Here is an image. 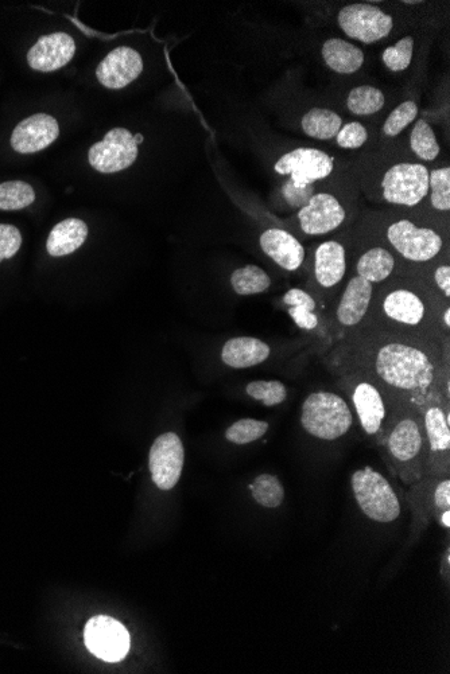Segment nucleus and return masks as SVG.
Wrapping results in <instances>:
<instances>
[{
  "label": "nucleus",
  "mask_w": 450,
  "mask_h": 674,
  "mask_svg": "<svg viewBox=\"0 0 450 674\" xmlns=\"http://www.w3.org/2000/svg\"><path fill=\"white\" fill-rule=\"evenodd\" d=\"M371 368L393 391L421 397L428 396L430 389H436V362L424 348L409 342H384L372 352Z\"/></svg>",
  "instance_id": "nucleus-1"
},
{
  "label": "nucleus",
  "mask_w": 450,
  "mask_h": 674,
  "mask_svg": "<svg viewBox=\"0 0 450 674\" xmlns=\"http://www.w3.org/2000/svg\"><path fill=\"white\" fill-rule=\"evenodd\" d=\"M384 443L390 463L403 481L413 483L424 477L428 470V444L421 414L410 409L394 416Z\"/></svg>",
  "instance_id": "nucleus-2"
},
{
  "label": "nucleus",
  "mask_w": 450,
  "mask_h": 674,
  "mask_svg": "<svg viewBox=\"0 0 450 674\" xmlns=\"http://www.w3.org/2000/svg\"><path fill=\"white\" fill-rule=\"evenodd\" d=\"M301 424L313 438L333 442L351 430L353 415L343 397L333 392L318 391L302 403Z\"/></svg>",
  "instance_id": "nucleus-3"
},
{
  "label": "nucleus",
  "mask_w": 450,
  "mask_h": 674,
  "mask_svg": "<svg viewBox=\"0 0 450 674\" xmlns=\"http://www.w3.org/2000/svg\"><path fill=\"white\" fill-rule=\"evenodd\" d=\"M353 497L364 516L380 524H390L401 516L402 506L393 486L370 466L352 474Z\"/></svg>",
  "instance_id": "nucleus-4"
},
{
  "label": "nucleus",
  "mask_w": 450,
  "mask_h": 674,
  "mask_svg": "<svg viewBox=\"0 0 450 674\" xmlns=\"http://www.w3.org/2000/svg\"><path fill=\"white\" fill-rule=\"evenodd\" d=\"M429 171L421 162L394 163L380 178V200L402 208L422 204L428 198Z\"/></svg>",
  "instance_id": "nucleus-5"
},
{
  "label": "nucleus",
  "mask_w": 450,
  "mask_h": 674,
  "mask_svg": "<svg viewBox=\"0 0 450 674\" xmlns=\"http://www.w3.org/2000/svg\"><path fill=\"white\" fill-rule=\"evenodd\" d=\"M391 248L411 263H428L441 255L445 240L437 229L420 227L407 218H397L384 231Z\"/></svg>",
  "instance_id": "nucleus-6"
},
{
  "label": "nucleus",
  "mask_w": 450,
  "mask_h": 674,
  "mask_svg": "<svg viewBox=\"0 0 450 674\" xmlns=\"http://www.w3.org/2000/svg\"><path fill=\"white\" fill-rule=\"evenodd\" d=\"M337 169L335 157L313 147H298L287 151L274 163L275 173L289 177L296 190H306L314 183L331 177Z\"/></svg>",
  "instance_id": "nucleus-7"
},
{
  "label": "nucleus",
  "mask_w": 450,
  "mask_h": 674,
  "mask_svg": "<svg viewBox=\"0 0 450 674\" xmlns=\"http://www.w3.org/2000/svg\"><path fill=\"white\" fill-rule=\"evenodd\" d=\"M337 23L348 38L364 45L384 40L394 29L393 17L380 7L368 3L344 6L337 14Z\"/></svg>",
  "instance_id": "nucleus-8"
},
{
  "label": "nucleus",
  "mask_w": 450,
  "mask_h": 674,
  "mask_svg": "<svg viewBox=\"0 0 450 674\" xmlns=\"http://www.w3.org/2000/svg\"><path fill=\"white\" fill-rule=\"evenodd\" d=\"M142 135H133L126 128H114L107 132L102 142L89 148V165L103 174L119 173L133 166L138 158V144Z\"/></svg>",
  "instance_id": "nucleus-9"
},
{
  "label": "nucleus",
  "mask_w": 450,
  "mask_h": 674,
  "mask_svg": "<svg viewBox=\"0 0 450 674\" xmlns=\"http://www.w3.org/2000/svg\"><path fill=\"white\" fill-rule=\"evenodd\" d=\"M379 306L387 322L405 329H421L430 318L424 294L409 286L389 288L380 298Z\"/></svg>",
  "instance_id": "nucleus-10"
},
{
  "label": "nucleus",
  "mask_w": 450,
  "mask_h": 674,
  "mask_svg": "<svg viewBox=\"0 0 450 674\" xmlns=\"http://www.w3.org/2000/svg\"><path fill=\"white\" fill-rule=\"evenodd\" d=\"M348 213L336 194L318 192L312 194L298 210L297 221L306 236H324L337 231L347 221Z\"/></svg>",
  "instance_id": "nucleus-11"
},
{
  "label": "nucleus",
  "mask_w": 450,
  "mask_h": 674,
  "mask_svg": "<svg viewBox=\"0 0 450 674\" xmlns=\"http://www.w3.org/2000/svg\"><path fill=\"white\" fill-rule=\"evenodd\" d=\"M422 423L428 444V470L433 475L448 474L450 453V415L448 408L430 399L422 411Z\"/></svg>",
  "instance_id": "nucleus-12"
},
{
  "label": "nucleus",
  "mask_w": 450,
  "mask_h": 674,
  "mask_svg": "<svg viewBox=\"0 0 450 674\" xmlns=\"http://www.w3.org/2000/svg\"><path fill=\"white\" fill-rule=\"evenodd\" d=\"M185 463L184 444L174 432H166L154 440L150 448L151 478L161 490H172L180 481Z\"/></svg>",
  "instance_id": "nucleus-13"
},
{
  "label": "nucleus",
  "mask_w": 450,
  "mask_h": 674,
  "mask_svg": "<svg viewBox=\"0 0 450 674\" xmlns=\"http://www.w3.org/2000/svg\"><path fill=\"white\" fill-rule=\"evenodd\" d=\"M84 637L89 652L104 661H120L130 649V634L126 627L107 615L89 619Z\"/></svg>",
  "instance_id": "nucleus-14"
},
{
  "label": "nucleus",
  "mask_w": 450,
  "mask_h": 674,
  "mask_svg": "<svg viewBox=\"0 0 450 674\" xmlns=\"http://www.w3.org/2000/svg\"><path fill=\"white\" fill-rule=\"evenodd\" d=\"M143 60L137 50L118 48L110 54L98 66L96 76L99 83L108 89H123L141 76Z\"/></svg>",
  "instance_id": "nucleus-15"
},
{
  "label": "nucleus",
  "mask_w": 450,
  "mask_h": 674,
  "mask_svg": "<svg viewBox=\"0 0 450 674\" xmlns=\"http://www.w3.org/2000/svg\"><path fill=\"white\" fill-rule=\"evenodd\" d=\"M60 135L57 120L50 115L30 116L15 127L11 147L19 154H34L56 142Z\"/></svg>",
  "instance_id": "nucleus-16"
},
{
  "label": "nucleus",
  "mask_w": 450,
  "mask_h": 674,
  "mask_svg": "<svg viewBox=\"0 0 450 674\" xmlns=\"http://www.w3.org/2000/svg\"><path fill=\"white\" fill-rule=\"evenodd\" d=\"M76 53L75 40L65 33L44 35L27 53L30 68L37 72H54L71 62Z\"/></svg>",
  "instance_id": "nucleus-17"
},
{
  "label": "nucleus",
  "mask_w": 450,
  "mask_h": 674,
  "mask_svg": "<svg viewBox=\"0 0 450 674\" xmlns=\"http://www.w3.org/2000/svg\"><path fill=\"white\" fill-rule=\"evenodd\" d=\"M262 251L277 266L287 272L300 270L305 261V247L293 233L281 228H269L259 237Z\"/></svg>",
  "instance_id": "nucleus-18"
},
{
  "label": "nucleus",
  "mask_w": 450,
  "mask_h": 674,
  "mask_svg": "<svg viewBox=\"0 0 450 674\" xmlns=\"http://www.w3.org/2000/svg\"><path fill=\"white\" fill-rule=\"evenodd\" d=\"M352 401L363 431L370 436L379 435L387 419V405L378 385L360 381L353 388Z\"/></svg>",
  "instance_id": "nucleus-19"
},
{
  "label": "nucleus",
  "mask_w": 450,
  "mask_h": 674,
  "mask_svg": "<svg viewBox=\"0 0 450 674\" xmlns=\"http://www.w3.org/2000/svg\"><path fill=\"white\" fill-rule=\"evenodd\" d=\"M347 274V248L337 240L324 241L314 252V279L324 290L339 286Z\"/></svg>",
  "instance_id": "nucleus-20"
},
{
  "label": "nucleus",
  "mask_w": 450,
  "mask_h": 674,
  "mask_svg": "<svg viewBox=\"0 0 450 674\" xmlns=\"http://www.w3.org/2000/svg\"><path fill=\"white\" fill-rule=\"evenodd\" d=\"M374 284L360 276H353L341 296L336 310L337 322L343 327H356L370 310Z\"/></svg>",
  "instance_id": "nucleus-21"
},
{
  "label": "nucleus",
  "mask_w": 450,
  "mask_h": 674,
  "mask_svg": "<svg viewBox=\"0 0 450 674\" xmlns=\"http://www.w3.org/2000/svg\"><path fill=\"white\" fill-rule=\"evenodd\" d=\"M271 348L254 337H236L225 342L221 360L234 369H247L269 360Z\"/></svg>",
  "instance_id": "nucleus-22"
},
{
  "label": "nucleus",
  "mask_w": 450,
  "mask_h": 674,
  "mask_svg": "<svg viewBox=\"0 0 450 674\" xmlns=\"http://www.w3.org/2000/svg\"><path fill=\"white\" fill-rule=\"evenodd\" d=\"M325 65L337 74L359 72L366 62L363 50L343 38H329L321 48Z\"/></svg>",
  "instance_id": "nucleus-23"
},
{
  "label": "nucleus",
  "mask_w": 450,
  "mask_h": 674,
  "mask_svg": "<svg viewBox=\"0 0 450 674\" xmlns=\"http://www.w3.org/2000/svg\"><path fill=\"white\" fill-rule=\"evenodd\" d=\"M88 237V227L79 218H68L58 222L52 229L46 241V249L53 257L71 255L85 243Z\"/></svg>",
  "instance_id": "nucleus-24"
},
{
  "label": "nucleus",
  "mask_w": 450,
  "mask_h": 674,
  "mask_svg": "<svg viewBox=\"0 0 450 674\" xmlns=\"http://www.w3.org/2000/svg\"><path fill=\"white\" fill-rule=\"evenodd\" d=\"M395 257L389 249L372 247L363 252L356 263V272L360 278L372 284L386 282L395 270Z\"/></svg>",
  "instance_id": "nucleus-25"
},
{
  "label": "nucleus",
  "mask_w": 450,
  "mask_h": 674,
  "mask_svg": "<svg viewBox=\"0 0 450 674\" xmlns=\"http://www.w3.org/2000/svg\"><path fill=\"white\" fill-rule=\"evenodd\" d=\"M343 118L329 108H312L301 119L302 132L308 138L316 140H332L343 127Z\"/></svg>",
  "instance_id": "nucleus-26"
},
{
  "label": "nucleus",
  "mask_w": 450,
  "mask_h": 674,
  "mask_svg": "<svg viewBox=\"0 0 450 674\" xmlns=\"http://www.w3.org/2000/svg\"><path fill=\"white\" fill-rule=\"evenodd\" d=\"M411 153L420 159L421 163H430L436 161L441 154L440 143H438L436 132L425 119L417 120L414 123L410 134Z\"/></svg>",
  "instance_id": "nucleus-27"
},
{
  "label": "nucleus",
  "mask_w": 450,
  "mask_h": 674,
  "mask_svg": "<svg viewBox=\"0 0 450 674\" xmlns=\"http://www.w3.org/2000/svg\"><path fill=\"white\" fill-rule=\"evenodd\" d=\"M386 105V96L372 85H360L348 93L347 108L352 115L371 116L378 114Z\"/></svg>",
  "instance_id": "nucleus-28"
},
{
  "label": "nucleus",
  "mask_w": 450,
  "mask_h": 674,
  "mask_svg": "<svg viewBox=\"0 0 450 674\" xmlns=\"http://www.w3.org/2000/svg\"><path fill=\"white\" fill-rule=\"evenodd\" d=\"M231 286L238 295H259L271 287V278L261 267L250 266L238 268L231 275Z\"/></svg>",
  "instance_id": "nucleus-29"
},
{
  "label": "nucleus",
  "mask_w": 450,
  "mask_h": 674,
  "mask_svg": "<svg viewBox=\"0 0 450 674\" xmlns=\"http://www.w3.org/2000/svg\"><path fill=\"white\" fill-rule=\"evenodd\" d=\"M252 498L256 504L267 509L279 508L285 500V489L282 482L273 474H261L250 486Z\"/></svg>",
  "instance_id": "nucleus-30"
},
{
  "label": "nucleus",
  "mask_w": 450,
  "mask_h": 674,
  "mask_svg": "<svg viewBox=\"0 0 450 674\" xmlns=\"http://www.w3.org/2000/svg\"><path fill=\"white\" fill-rule=\"evenodd\" d=\"M430 206L438 213L450 210V167L442 166L429 171Z\"/></svg>",
  "instance_id": "nucleus-31"
},
{
  "label": "nucleus",
  "mask_w": 450,
  "mask_h": 674,
  "mask_svg": "<svg viewBox=\"0 0 450 674\" xmlns=\"http://www.w3.org/2000/svg\"><path fill=\"white\" fill-rule=\"evenodd\" d=\"M36 201V192L29 183L10 181L0 183V210H21Z\"/></svg>",
  "instance_id": "nucleus-32"
},
{
  "label": "nucleus",
  "mask_w": 450,
  "mask_h": 674,
  "mask_svg": "<svg viewBox=\"0 0 450 674\" xmlns=\"http://www.w3.org/2000/svg\"><path fill=\"white\" fill-rule=\"evenodd\" d=\"M418 114H420V107L414 100H406L394 108L383 124V135L386 138H397L401 135L411 123L415 122Z\"/></svg>",
  "instance_id": "nucleus-33"
},
{
  "label": "nucleus",
  "mask_w": 450,
  "mask_h": 674,
  "mask_svg": "<svg viewBox=\"0 0 450 674\" xmlns=\"http://www.w3.org/2000/svg\"><path fill=\"white\" fill-rule=\"evenodd\" d=\"M269 428L270 424L265 420L242 419L228 428L225 432V438L228 442L244 446V444L256 442V440L263 438Z\"/></svg>",
  "instance_id": "nucleus-34"
},
{
  "label": "nucleus",
  "mask_w": 450,
  "mask_h": 674,
  "mask_svg": "<svg viewBox=\"0 0 450 674\" xmlns=\"http://www.w3.org/2000/svg\"><path fill=\"white\" fill-rule=\"evenodd\" d=\"M414 38L411 35H405L397 44L384 49L382 61L384 66L391 72H405L413 61Z\"/></svg>",
  "instance_id": "nucleus-35"
},
{
  "label": "nucleus",
  "mask_w": 450,
  "mask_h": 674,
  "mask_svg": "<svg viewBox=\"0 0 450 674\" xmlns=\"http://www.w3.org/2000/svg\"><path fill=\"white\" fill-rule=\"evenodd\" d=\"M247 395L256 401H262L266 407H275L287 399V388L281 381H252L247 385Z\"/></svg>",
  "instance_id": "nucleus-36"
},
{
  "label": "nucleus",
  "mask_w": 450,
  "mask_h": 674,
  "mask_svg": "<svg viewBox=\"0 0 450 674\" xmlns=\"http://www.w3.org/2000/svg\"><path fill=\"white\" fill-rule=\"evenodd\" d=\"M368 136L370 134H368L367 127L363 123L349 122L343 124L335 139L337 147L343 148V150H358L367 143Z\"/></svg>",
  "instance_id": "nucleus-37"
},
{
  "label": "nucleus",
  "mask_w": 450,
  "mask_h": 674,
  "mask_svg": "<svg viewBox=\"0 0 450 674\" xmlns=\"http://www.w3.org/2000/svg\"><path fill=\"white\" fill-rule=\"evenodd\" d=\"M22 245V235L9 224H0V263L17 255Z\"/></svg>",
  "instance_id": "nucleus-38"
},
{
  "label": "nucleus",
  "mask_w": 450,
  "mask_h": 674,
  "mask_svg": "<svg viewBox=\"0 0 450 674\" xmlns=\"http://www.w3.org/2000/svg\"><path fill=\"white\" fill-rule=\"evenodd\" d=\"M283 303L289 307H304L310 311L316 310L317 303L309 292L301 288H292L283 295Z\"/></svg>",
  "instance_id": "nucleus-39"
},
{
  "label": "nucleus",
  "mask_w": 450,
  "mask_h": 674,
  "mask_svg": "<svg viewBox=\"0 0 450 674\" xmlns=\"http://www.w3.org/2000/svg\"><path fill=\"white\" fill-rule=\"evenodd\" d=\"M289 314L300 329L313 330L318 326V317L314 311L304 307H289Z\"/></svg>",
  "instance_id": "nucleus-40"
},
{
  "label": "nucleus",
  "mask_w": 450,
  "mask_h": 674,
  "mask_svg": "<svg viewBox=\"0 0 450 674\" xmlns=\"http://www.w3.org/2000/svg\"><path fill=\"white\" fill-rule=\"evenodd\" d=\"M433 502L438 512L442 513L445 512V510H450L449 478L442 479V481L438 482L436 489H434Z\"/></svg>",
  "instance_id": "nucleus-41"
},
{
  "label": "nucleus",
  "mask_w": 450,
  "mask_h": 674,
  "mask_svg": "<svg viewBox=\"0 0 450 674\" xmlns=\"http://www.w3.org/2000/svg\"><path fill=\"white\" fill-rule=\"evenodd\" d=\"M434 282H436L438 290L446 299L450 298V266L448 263L441 264L440 267L434 271Z\"/></svg>",
  "instance_id": "nucleus-42"
},
{
  "label": "nucleus",
  "mask_w": 450,
  "mask_h": 674,
  "mask_svg": "<svg viewBox=\"0 0 450 674\" xmlns=\"http://www.w3.org/2000/svg\"><path fill=\"white\" fill-rule=\"evenodd\" d=\"M440 524H441L442 527H444L445 529H449V528H450V510H445V512H442V513H441V516H440Z\"/></svg>",
  "instance_id": "nucleus-43"
},
{
  "label": "nucleus",
  "mask_w": 450,
  "mask_h": 674,
  "mask_svg": "<svg viewBox=\"0 0 450 674\" xmlns=\"http://www.w3.org/2000/svg\"><path fill=\"white\" fill-rule=\"evenodd\" d=\"M442 322H444L445 329L450 327V307L446 306L444 314H442Z\"/></svg>",
  "instance_id": "nucleus-44"
}]
</instances>
